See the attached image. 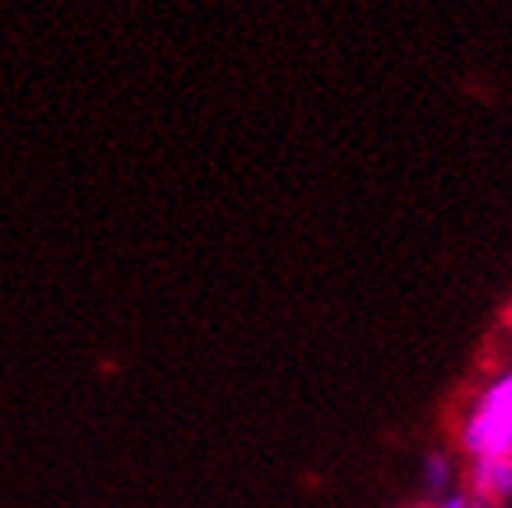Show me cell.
Returning a JSON list of instances; mask_svg holds the SVG:
<instances>
[{"instance_id": "6da1fadb", "label": "cell", "mask_w": 512, "mask_h": 508, "mask_svg": "<svg viewBox=\"0 0 512 508\" xmlns=\"http://www.w3.org/2000/svg\"><path fill=\"white\" fill-rule=\"evenodd\" d=\"M459 448L466 459L512 455V370L480 391L459 427Z\"/></svg>"}, {"instance_id": "7a4b0ae2", "label": "cell", "mask_w": 512, "mask_h": 508, "mask_svg": "<svg viewBox=\"0 0 512 508\" xmlns=\"http://www.w3.org/2000/svg\"><path fill=\"white\" fill-rule=\"evenodd\" d=\"M470 494L473 501H512V455H495V459L470 462Z\"/></svg>"}, {"instance_id": "3957f363", "label": "cell", "mask_w": 512, "mask_h": 508, "mask_svg": "<svg viewBox=\"0 0 512 508\" xmlns=\"http://www.w3.org/2000/svg\"><path fill=\"white\" fill-rule=\"evenodd\" d=\"M420 477H424V491L431 501L445 498L448 491H456V459L448 452H427L424 455V469H420Z\"/></svg>"}, {"instance_id": "277c9868", "label": "cell", "mask_w": 512, "mask_h": 508, "mask_svg": "<svg viewBox=\"0 0 512 508\" xmlns=\"http://www.w3.org/2000/svg\"><path fill=\"white\" fill-rule=\"evenodd\" d=\"M434 508H473V494L470 491H448L445 498L434 501Z\"/></svg>"}, {"instance_id": "5b68a950", "label": "cell", "mask_w": 512, "mask_h": 508, "mask_svg": "<svg viewBox=\"0 0 512 508\" xmlns=\"http://www.w3.org/2000/svg\"><path fill=\"white\" fill-rule=\"evenodd\" d=\"M409 508H434V501H420V505H409Z\"/></svg>"}]
</instances>
